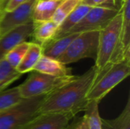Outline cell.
I'll return each mask as SVG.
<instances>
[{"label":"cell","instance_id":"cell-4","mask_svg":"<svg viewBox=\"0 0 130 129\" xmlns=\"http://www.w3.org/2000/svg\"><path fill=\"white\" fill-rule=\"evenodd\" d=\"M99 34L100 30L79 33L58 60L65 65H68L86 58L96 59L98 50Z\"/></svg>","mask_w":130,"mask_h":129},{"label":"cell","instance_id":"cell-7","mask_svg":"<svg viewBox=\"0 0 130 129\" xmlns=\"http://www.w3.org/2000/svg\"><path fill=\"white\" fill-rule=\"evenodd\" d=\"M119 11L120 10L117 8L110 7H92L84 16V17L71 30H69L66 34L94 30H101L113 18Z\"/></svg>","mask_w":130,"mask_h":129},{"label":"cell","instance_id":"cell-8","mask_svg":"<svg viewBox=\"0 0 130 129\" xmlns=\"http://www.w3.org/2000/svg\"><path fill=\"white\" fill-rule=\"evenodd\" d=\"M37 0H27L10 11L0 15V37L11 30L33 21V12Z\"/></svg>","mask_w":130,"mask_h":129},{"label":"cell","instance_id":"cell-23","mask_svg":"<svg viewBox=\"0 0 130 129\" xmlns=\"http://www.w3.org/2000/svg\"><path fill=\"white\" fill-rule=\"evenodd\" d=\"M30 43L29 42L24 41L17 45L5 56V59L11 66H12L14 68H17V66L22 60L24 56L25 55L27 50L28 49Z\"/></svg>","mask_w":130,"mask_h":129},{"label":"cell","instance_id":"cell-29","mask_svg":"<svg viewBox=\"0 0 130 129\" xmlns=\"http://www.w3.org/2000/svg\"><path fill=\"white\" fill-rule=\"evenodd\" d=\"M0 4H1V0H0Z\"/></svg>","mask_w":130,"mask_h":129},{"label":"cell","instance_id":"cell-21","mask_svg":"<svg viewBox=\"0 0 130 129\" xmlns=\"http://www.w3.org/2000/svg\"><path fill=\"white\" fill-rule=\"evenodd\" d=\"M22 99L18 86L5 90L0 93V112L15 105Z\"/></svg>","mask_w":130,"mask_h":129},{"label":"cell","instance_id":"cell-13","mask_svg":"<svg viewBox=\"0 0 130 129\" xmlns=\"http://www.w3.org/2000/svg\"><path fill=\"white\" fill-rule=\"evenodd\" d=\"M33 71L53 76H66L72 75L71 70L66 67V65L62 63L58 59H52L42 55Z\"/></svg>","mask_w":130,"mask_h":129},{"label":"cell","instance_id":"cell-3","mask_svg":"<svg viewBox=\"0 0 130 129\" xmlns=\"http://www.w3.org/2000/svg\"><path fill=\"white\" fill-rule=\"evenodd\" d=\"M49 94L22 99L0 112V129H24L40 114V109Z\"/></svg>","mask_w":130,"mask_h":129},{"label":"cell","instance_id":"cell-28","mask_svg":"<svg viewBox=\"0 0 130 129\" xmlns=\"http://www.w3.org/2000/svg\"><path fill=\"white\" fill-rule=\"evenodd\" d=\"M8 0H2L1 1V4H0V12H2L4 10V8H5L6 4L8 3Z\"/></svg>","mask_w":130,"mask_h":129},{"label":"cell","instance_id":"cell-17","mask_svg":"<svg viewBox=\"0 0 130 129\" xmlns=\"http://www.w3.org/2000/svg\"><path fill=\"white\" fill-rule=\"evenodd\" d=\"M34 30L32 36L37 43L41 46L52 40L56 32L58 25L52 20L34 23Z\"/></svg>","mask_w":130,"mask_h":129},{"label":"cell","instance_id":"cell-24","mask_svg":"<svg viewBox=\"0 0 130 129\" xmlns=\"http://www.w3.org/2000/svg\"><path fill=\"white\" fill-rule=\"evenodd\" d=\"M72 118L66 129H89L88 119L86 113L78 118Z\"/></svg>","mask_w":130,"mask_h":129},{"label":"cell","instance_id":"cell-18","mask_svg":"<svg viewBox=\"0 0 130 129\" xmlns=\"http://www.w3.org/2000/svg\"><path fill=\"white\" fill-rule=\"evenodd\" d=\"M102 129H130V97L120 115L113 119L101 118Z\"/></svg>","mask_w":130,"mask_h":129},{"label":"cell","instance_id":"cell-30","mask_svg":"<svg viewBox=\"0 0 130 129\" xmlns=\"http://www.w3.org/2000/svg\"><path fill=\"white\" fill-rule=\"evenodd\" d=\"M0 15H1V12H0Z\"/></svg>","mask_w":130,"mask_h":129},{"label":"cell","instance_id":"cell-12","mask_svg":"<svg viewBox=\"0 0 130 129\" xmlns=\"http://www.w3.org/2000/svg\"><path fill=\"white\" fill-rule=\"evenodd\" d=\"M78 34L79 33H69L50 40L42 46L43 55L52 59H58L66 52L72 41Z\"/></svg>","mask_w":130,"mask_h":129},{"label":"cell","instance_id":"cell-27","mask_svg":"<svg viewBox=\"0 0 130 129\" xmlns=\"http://www.w3.org/2000/svg\"><path fill=\"white\" fill-rule=\"evenodd\" d=\"M115 1V5H116V7L118 8V9H120L123 5H124L125 2H126L127 1L129 0H114Z\"/></svg>","mask_w":130,"mask_h":129},{"label":"cell","instance_id":"cell-11","mask_svg":"<svg viewBox=\"0 0 130 129\" xmlns=\"http://www.w3.org/2000/svg\"><path fill=\"white\" fill-rule=\"evenodd\" d=\"M130 0L123 5V21L118 45L110 62L130 59Z\"/></svg>","mask_w":130,"mask_h":129},{"label":"cell","instance_id":"cell-26","mask_svg":"<svg viewBox=\"0 0 130 129\" xmlns=\"http://www.w3.org/2000/svg\"><path fill=\"white\" fill-rule=\"evenodd\" d=\"M26 1H27V0H8V3L6 4V5H5V7L3 11H10L14 9L16 7H18L21 4L25 2Z\"/></svg>","mask_w":130,"mask_h":129},{"label":"cell","instance_id":"cell-5","mask_svg":"<svg viewBox=\"0 0 130 129\" xmlns=\"http://www.w3.org/2000/svg\"><path fill=\"white\" fill-rule=\"evenodd\" d=\"M122 21L123 7L113 18L100 30L98 50L94 65L98 70L102 68L110 61L120 40Z\"/></svg>","mask_w":130,"mask_h":129},{"label":"cell","instance_id":"cell-9","mask_svg":"<svg viewBox=\"0 0 130 129\" xmlns=\"http://www.w3.org/2000/svg\"><path fill=\"white\" fill-rule=\"evenodd\" d=\"M34 27V22L31 21L17 27L2 36L0 37V60L4 59L17 45L32 36Z\"/></svg>","mask_w":130,"mask_h":129},{"label":"cell","instance_id":"cell-2","mask_svg":"<svg viewBox=\"0 0 130 129\" xmlns=\"http://www.w3.org/2000/svg\"><path fill=\"white\" fill-rule=\"evenodd\" d=\"M130 74V59L109 62L98 70L94 84L88 94V100L101 102L115 87Z\"/></svg>","mask_w":130,"mask_h":129},{"label":"cell","instance_id":"cell-6","mask_svg":"<svg viewBox=\"0 0 130 129\" xmlns=\"http://www.w3.org/2000/svg\"><path fill=\"white\" fill-rule=\"evenodd\" d=\"M74 77L75 75H73L60 77L53 76L34 71V72L18 87L21 97L26 99L50 94L71 81Z\"/></svg>","mask_w":130,"mask_h":129},{"label":"cell","instance_id":"cell-19","mask_svg":"<svg viewBox=\"0 0 130 129\" xmlns=\"http://www.w3.org/2000/svg\"><path fill=\"white\" fill-rule=\"evenodd\" d=\"M22 74L19 73L16 68H13L9 63L2 59L0 60V93L4 91L13 82L21 78Z\"/></svg>","mask_w":130,"mask_h":129},{"label":"cell","instance_id":"cell-15","mask_svg":"<svg viewBox=\"0 0 130 129\" xmlns=\"http://www.w3.org/2000/svg\"><path fill=\"white\" fill-rule=\"evenodd\" d=\"M62 2V0H37L33 12V22L37 23L51 20Z\"/></svg>","mask_w":130,"mask_h":129},{"label":"cell","instance_id":"cell-31","mask_svg":"<svg viewBox=\"0 0 130 129\" xmlns=\"http://www.w3.org/2000/svg\"><path fill=\"white\" fill-rule=\"evenodd\" d=\"M1 1H2V0H1Z\"/></svg>","mask_w":130,"mask_h":129},{"label":"cell","instance_id":"cell-14","mask_svg":"<svg viewBox=\"0 0 130 129\" xmlns=\"http://www.w3.org/2000/svg\"><path fill=\"white\" fill-rule=\"evenodd\" d=\"M91 8V6L80 3L58 26L56 34L53 39L66 35L69 30H71L84 17V16L89 11Z\"/></svg>","mask_w":130,"mask_h":129},{"label":"cell","instance_id":"cell-20","mask_svg":"<svg viewBox=\"0 0 130 129\" xmlns=\"http://www.w3.org/2000/svg\"><path fill=\"white\" fill-rule=\"evenodd\" d=\"M82 0H62L56 10L51 20L59 26L63 20L82 2Z\"/></svg>","mask_w":130,"mask_h":129},{"label":"cell","instance_id":"cell-22","mask_svg":"<svg viewBox=\"0 0 130 129\" xmlns=\"http://www.w3.org/2000/svg\"><path fill=\"white\" fill-rule=\"evenodd\" d=\"M99 102L89 101L84 111L88 116L89 129H102L101 117L99 113Z\"/></svg>","mask_w":130,"mask_h":129},{"label":"cell","instance_id":"cell-16","mask_svg":"<svg viewBox=\"0 0 130 129\" xmlns=\"http://www.w3.org/2000/svg\"><path fill=\"white\" fill-rule=\"evenodd\" d=\"M42 55V46L37 43H30L28 49L17 66L16 70L22 75L32 71Z\"/></svg>","mask_w":130,"mask_h":129},{"label":"cell","instance_id":"cell-10","mask_svg":"<svg viewBox=\"0 0 130 129\" xmlns=\"http://www.w3.org/2000/svg\"><path fill=\"white\" fill-rule=\"evenodd\" d=\"M74 117L69 113H40L24 129H66Z\"/></svg>","mask_w":130,"mask_h":129},{"label":"cell","instance_id":"cell-1","mask_svg":"<svg viewBox=\"0 0 130 129\" xmlns=\"http://www.w3.org/2000/svg\"><path fill=\"white\" fill-rule=\"evenodd\" d=\"M98 73L95 65L80 76H75L71 81L48 94L42 103L40 113H69L76 116L85 111L88 103V94L94 84Z\"/></svg>","mask_w":130,"mask_h":129},{"label":"cell","instance_id":"cell-25","mask_svg":"<svg viewBox=\"0 0 130 129\" xmlns=\"http://www.w3.org/2000/svg\"><path fill=\"white\" fill-rule=\"evenodd\" d=\"M81 3L85 4V5H88L91 6V7L105 6V7H110V8H117L116 7L114 0H82Z\"/></svg>","mask_w":130,"mask_h":129}]
</instances>
